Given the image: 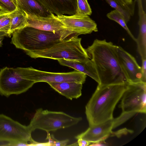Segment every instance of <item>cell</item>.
<instances>
[{
    "label": "cell",
    "instance_id": "1",
    "mask_svg": "<svg viewBox=\"0 0 146 146\" xmlns=\"http://www.w3.org/2000/svg\"><path fill=\"white\" fill-rule=\"evenodd\" d=\"M116 46L105 39H96L86 49L93 62L101 85L128 83L119 61Z\"/></svg>",
    "mask_w": 146,
    "mask_h": 146
},
{
    "label": "cell",
    "instance_id": "2",
    "mask_svg": "<svg viewBox=\"0 0 146 146\" xmlns=\"http://www.w3.org/2000/svg\"><path fill=\"white\" fill-rule=\"evenodd\" d=\"M128 83L98 84L85 107V113L89 127L113 118L114 109L127 89Z\"/></svg>",
    "mask_w": 146,
    "mask_h": 146
},
{
    "label": "cell",
    "instance_id": "3",
    "mask_svg": "<svg viewBox=\"0 0 146 146\" xmlns=\"http://www.w3.org/2000/svg\"><path fill=\"white\" fill-rule=\"evenodd\" d=\"M11 43L26 54L47 49L64 40L60 35L27 26L13 32Z\"/></svg>",
    "mask_w": 146,
    "mask_h": 146
},
{
    "label": "cell",
    "instance_id": "4",
    "mask_svg": "<svg viewBox=\"0 0 146 146\" xmlns=\"http://www.w3.org/2000/svg\"><path fill=\"white\" fill-rule=\"evenodd\" d=\"M81 38L74 36L62 40L51 47L27 54L33 58H42L58 60L65 59L80 61L89 58L81 44Z\"/></svg>",
    "mask_w": 146,
    "mask_h": 146
},
{
    "label": "cell",
    "instance_id": "5",
    "mask_svg": "<svg viewBox=\"0 0 146 146\" xmlns=\"http://www.w3.org/2000/svg\"><path fill=\"white\" fill-rule=\"evenodd\" d=\"M82 120L62 111L43 110L40 108L36 112L28 125L32 132L38 129L47 132L55 131L77 124Z\"/></svg>",
    "mask_w": 146,
    "mask_h": 146
},
{
    "label": "cell",
    "instance_id": "6",
    "mask_svg": "<svg viewBox=\"0 0 146 146\" xmlns=\"http://www.w3.org/2000/svg\"><path fill=\"white\" fill-rule=\"evenodd\" d=\"M35 83L28 79L27 68H9L0 69V94L7 97L26 92Z\"/></svg>",
    "mask_w": 146,
    "mask_h": 146
},
{
    "label": "cell",
    "instance_id": "7",
    "mask_svg": "<svg viewBox=\"0 0 146 146\" xmlns=\"http://www.w3.org/2000/svg\"><path fill=\"white\" fill-rule=\"evenodd\" d=\"M122 112L146 113V83H129L121 98Z\"/></svg>",
    "mask_w": 146,
    "mask_h": 146
},
{
    "label": "cell",
    "instance_id": "8",
    "mask_svg": "<svg viewBox=\"0 0 146 146\" xmlns=\"http://www.w3.org/2000/svg\"><path fill=\"white\" fill-rule=\"evenodd\" d=\"M29 126L22 125L3 114H0V141L28 143L32 138Z\"/></svg>",
    "mask_w": 146,
    "mask_h": 146
},
{
    "label": "cell",
    "instance_id": "9",
    "mask_svg": "<svg viewBox=\"0 0 146 146\" xmlns=\"http://www.w3.org/2000/svg\"><path fill=\"white\" fill-rule=\"evenodd\" d=\"M27 78L35 83L38 82H75L84 84L86 75L75 70L68 72L56 73L41 71L27 67Z\"/></svg>",
    "mask_w": 146,
    "mask_h": 146
},
{
    "label": "cell",
    "instance_id": "10",
    "mask_svg": "<svg viewBox=\"0 0 146 146\" xmlns=\"http://www.w3.org/2000/svg\"><path fill=\"white\" fill-rule=\"evenodd\" d=\"M25 13L28 27L58 34L61 36L64 40L74 36H78L68 30L57 16L53 13H51L47 17Z\"/></svg>",
    "mask_w": 146,
    "mask_h": 146
},
{
    "label": "cell",
    "instance_id": "11",
    "mask_svg": "<svg viewBox=\"0 0 146 146\" xmlns=\"http://www.w3.org/2000/svg\"><path fill=\"white\" fill-rule=\"evenodd\" d=\"M69 31L78 36L98 31L97 25L89 16L62 15L57 16Z\"/></svg>",
    "mask_w": 146,
    "mask_h": 146
},
{
    "label": "cell",
    "instance_id": "12",
    "mask_svg": "<svg viewBox=\"0 0 146 146\" xmlns=\"http://www.w3.org/2000/svg\"><path fill=\"white\" fill-rule=\"evenodd\" d=\"M116 48L119 61L128 82H142L141 67L135 58L121 47L116 46Z\"/></svg>",
    "mask_w": 146,
    "mask_h": 146
},
{
    "label": "cell",
    "instance_id": "13",
    "mask_svg": "<svg viewBox=\"0 0 146 146\" xmlns=\"http://www.w3.org/2000/svg\"><path fill=\"white\" fill-rule=\"evenodd\" d=\"M113 119L98 125L89 127L85 131L75 137L81 138L91 143L104 141L110 136L113 129Z\"/></svg>",
    "mask_w": 146,
    "mask_h": 146
},
{
    "label": "cell",
    "instance_id": "14",
    "mask_svg": "<svg viewBox=\"0 0 146 146\" xmlns=\"http://www.w3.org/2000/svg\"><path fill=\"white\" fill-rule=\"evenodd\" d=\"M49 12L56 16L72 15L77 9L76 0H35Z\"/></svg>",
    "mask_w": 146,
    "mask_h": 146
},
{
    "label": "cell",
    "instance_id": "15",
    "mask_svg": "<svg viewBox=\"0 0 146 146\" xmlns=\"http://www.w3.org/2000/svg\"><path fill=\"white\" fill-rule=\"evenodd\" d=\"M57 60L61 65L72 68L83 73L94 80L98 84H100L99 78L94 64L89 58L80 61L64 58Z\"/></svg>",
    "mask_w": 146,
    "mask_h": 146
},
{
    "label": "cell",
    "instance_id": "16",
    "mask_svg": "<svg viewBox=\"0 0 146 146\" xmlns=\"http://www.w3.org/2000/svg\"><path fill=\"white\" fill-rule=\"evenodd\" d=\"M47 83L59 94L70 100L77 99L82 95V83L67 82Z\"/></svg>",
    "mask_w": 146,
    "mask_h": 146
},
{
    "label": "cell",
    "instance_id": "17",
    "mask_svg": "<svg viewBox=\"0 0 146 146\" xmlns=\"http://www.w3.org/2000/svg\"><path fill=\"white\" fill-rule=\"evenodd\" d=\"M18 6L27 14L47 17L50 13L35 0H17Z\"/></svg>",
    "mask_w": 146,
    "mask_h": 146
},
{
    "label": "cell",
    "instance_id": "18",
    "mask_svg": "<svg viewBox=\"0 0 146 146\" xmlns=\"http://www.w3.org/2000/svg\"><path fill=\"white\" fill-rule=\"evenodd\" d=\"M10 29L9 34L11 35L15 31L28 26L26 14L18 6L17 9L10 13Z\"/></svg>",
    "mask_w": 146,
    "mask_h": 146
},
{
    "label": "cell",
    "instance_id": "19",
    "mask_svg": "<svg viewBox=\"0 0 146 146\" xmlns=\"http://www.w3.org/2000/svg\"><path fill=\"white\" fill-rule=\"evenodd\" d=\"M107 17L118 23L127 32L128 34L135 41L136 38L133 36L127 25L125 20L122 15L115 10L111 11L107 14Z\"/></svg>",
    "mask_w": 146,
    "mask_h": 146
},
{
    "label": "cell",
    "instance_id": "20",
    "mask_svg": "<svg viewBox=\"0 0 146 146\" xmlns=\"http://www.w3.org/2000/svg\"><path fill=\"white\" fill-rule=\"evenodd\" d=\"M77 9L75 14L80 15H90L91 8L87 0H76Z\"/></svg>",
    "mask_w": 146,
    "mask_h": 146
},
{
    "label": "cell",
    "instance_id": "21",
    "mask_svg": "<svg viewBox=\"0 0 146 146\" xmlns=\"http://www.w3.org/2000/svg\"><path fill=\"white\" fill-rule=\"evenodd\" d=\"M18 6L16 0H0V10L11 13L15 10Z\"/></svg>",
    "mask_w": 146,
    "mask_h": 146
},
{
    "label": "cell",
    "instance_id": "22",
    "mask_svg": "<svg viewBox=\"0 0 146 146\" xmlns=\"http://www.w3.org/2000/svg\"><path fill=\"white\" fill-rule=\"evenodd\" d=\"M112 8L119 13L124 17L126 23H127L130 20L131 15L127 11L123 9L113 0H105Z\"/></svg>",
    "mask_w": 146,
    "mask_h": 146
},
{
    "label": "cell",
    "instance_id": "23",
    "mask_svg": "<svg viewBox=\"0 0 146 146\" xmlns=\"http://www.w3.org/2000/svg\"><path fill=\"white\" fill-rule=\"evenodd\" d=\"M137 113L135 112H122L119 116L113 118V129L125 122Z\"/></svg>",
    "mask_w": 146,
    "mask_h": 146
},
{
    "label": "cell",
    "instance_id": "24",
    "mask_svg": "<svg viewBox=\"0 0 146 146\" xmlns=\"http://www.w3.org/2000/svg\"><path fill=\"white\" fill-rule=\"evenodd\" d=\"M46 139L48 140L50 146H65L67 145L69 140L66 139L62 140H59L56 139L53 135L50 134L47 132V135Z\"/></svg>",
    "mask_w": 146,
    "mask_h": 146
},
{
    "label": "cell",
    "instance_id": "25",
    "mask_svg": "<svg viewBox=\"0 0 146 146\" xmlns=\"http://www.w3.org/2000/svg\"><path fill=\"white\" fill-rule=\"evenodd\" d=\"M10 29V19L9 16L5 19L0 25V33L5 36L10 37L9 32Z\"/></svg>",
    "mask_w": 146,
    "mask_h": 146
},
{
    "label": "cell",
    "instance_id": "26",
    "mask_svg": "<svg viewBox=\"0 0 146 146\" xmlns=\"http://www.w3.org/2000/svg\"><path fill=\"white\" fill-rule=\"evenodd\" d=\"M123 5L124 9L127 11L132 16L134 13L133 0H120Z\"/></svg>",
    "mask_w": 146,
    "mask_h": 146
},
{
    "label": "cell",
    "instance_id": "27",
    "mask_svg": "<svg viewBox=\"0 0 146 146\" xmlns=\"http://www.w3.org/2000/svg\"><path fill=\"white\" fill-rule=\"evenodd\" d=\"M133 132V131L125 128L115 132L112 131L110 136H116L119 137L123 135L127 134L129 133H132Z\"/></svg>",
    "mask_w": 146,
    "mask_h": 146
},
{
    "label": "cell",
    "instance_id": "28",
    "mask_svg": "<svg viewBox=\"0 0 146 146\" xmlns=\"http://www.w3.org/2000/svg\"><path fill=\"white\" fill-rule=\"evenodd\" d=\"M142 60V65L141 67L142 75V81L146 83V58L143 59Z\"/></svg>",
    "mask_w": 146,
    "mask_h": 146
},
{
    "label": "cell",
    "instance_id": "29",
    "mask_svg": "<svg viewBox=\"0 0 146 146\" xmlns=\"http://www.w3.org/2000/svg\"><path fill=\"white\" fill-rule=\"evenodd\" d=\"M30 144L31 146H50V144L49 142L48 141L46 142L40 143L35 141L33 138L29 141Z\"/></svg>",
    "mask_w": 146,
    "mask_h": 146
},
{
    "label": "cell",
    "instance_id": "30",
    "mask_svg": "<svg viewBox=\"0 0 146 146\" xmlns=\"http://www.w3.org/2000/svg\"><path fill=\"white\" fill-rule=\"evenodd\" d=\"M10 13L0 10V25L5 19L9 17Z\"/></svg>",
    "mask_w": 146,
    "mask_h": 146
},
{
    "label": "cell",
    "instance_id": "31",
    "mask_svg": "<svg viewBox=\"0 0 146 146\" xmlns=\"http://www.w3.org/2000/svg\"><path fill=\"white\" fill-rule=\"evenodd\" d=\"M77 143L79 146H87L89 145L91 143L87 141L80 138L77 139Z\"/></svg>",
    "mask_w": 146,
    "mask_h": 146
},
{
    "label": "cell",
    "instance_id": "32",
    "mask_svg": "<svg viewBox=\"0 0 146 146\" xmlns=\"http://www.w3.org/2000/svg\"><path fill=\"white\" fill-rule=\"evenodd\" d=\"M106 143L104 142V141H103L97 142L92 143L90 144V146H106L107 145Z\"/></svg>",
    "mask_w": 146,
    "mask_h": 146
},
{
    "label": "cell",
    "instance_id": "33",
    "mask_svg": "<svg viewBox=\"0 0 146 146\" xmlns=\"http://www.w3.org/2000/svg\"><path fill=\"white\" fill-rule=\"evenodd\" d=\"M5 36V35L0 33V47L2 46L3 45V41Z\"/></svg>",
    "mask_w": 146,
    "mask_h": 146
},
{
    "label": "cell",
    "instance_id": "34",
    "mask_svg": "<svg viewBox=\"0 0 146 146\" xmlns=\"http://www.w3.org/2000/svg\"><path fill=\"white\" fill-rule=\"evenodd\" d=\"M17 1V0H16Z\"/></svg>",
    "mask_w": 146,
    "mask_h": 146
}]
</instances>
